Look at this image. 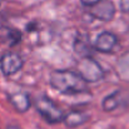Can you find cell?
<instances>
[{"label":"cell","instance_id":"12","mask_svg":"<svg viewBox=\"0 0 129 129\" xmlns=\"http://www.w3.org/2000/svg\"><path fill=\"white\" fill-rule=\"evenodd\" d=\"M119 6L123 13H129V0H119Z\"/></svg>","mask_w":129,"mask_h":129},{"label":"cell","instance_id":"8","mask_svg":"<svg viewBox=\"0 0 129 129\" xmlns=\"http://www.w3.org/2000/svg\"><path fill=\"white\" fill-rule=\"evenodd\" d=\"M9 100H10V104L13 105V108L19 113H25L31 107V99H30L29 94H26L24 91H16V93L10 94Z\"/></svg>","mask_w":129,"mask_h":129},{"label":"cell","instance_id":"1","mask_svg":"<svg viewBox=\"0 0 129 129\" xmlns=\"http://www.w3.org/2000/svg\"><path fill=\"white\" fill-rule=\"evenodd\" d=\"M50 85L65 95H77L88 91V83L78 73L72 69H58L50 73Z\"/></svg>","mask_w":129,"mask_h":129},{"label":"cell","instance_id":"14","mask_svg":"<svg viewBox=\"0 0 129 129\" xmlns=\"http://www.w3.org/2000/svg\"><path fill=\"white\" fill-rule=\"evenodd\" d=\"M6 129H20L19 127H16V125H8Z\"/></svg>","mask_w":129,"mask_h":129},{"label":"cell","instance_id":"11","mask_svg":"<svg viewBox=\"0 0 129 129\" xmlns=\"http://www.w3.org/2000/svg\"><path fill=\"white\" fill-rule=\"evenodd\" d=\"M1 39L3 42H5L9 45H16L18 43L21 42L23 39V34L20 30L15 29V28H8V26H4L1 28Z\"/></svg>","mask_w":129,"mask_h":129},{"label":"cell","instance_id":"7","mask_svg":"<svg viewBox=\"0 0 129 129\" xmlns=\"http://www.w3.org/2000/svg\"><path fill=\"white\" fill-rule=\"evenodd\" d=\"M127 93H124V90H117L109 95H107L103 102H102V108L104 112H113L115 109H118L119 107H122L127 99H125Z\"/></svg>","mask_w":129,"mask_h":129},{"label":"cell","instance_id":"10","mask_svg":"<svg viewBox=\"0 0 129 129\" xmlns=\"http://www.w3.org/2000/svg\"><path fill=\"white\" fill-rule=\"evenodd\" d=\"M75 53L78 55H80L82 58H91L93 56V51L95 50L94 49V45H91L88 37L86 35H77L75 38V42L73 45Z\"/></svg>","mask_w":129,"mask_h":129},{"label":"cell","instance_id":"3","mask_svg":"<svg viewBox=\"0 0 129 129\" xmlns=\"http://www.w3.org/2000/svg\"><path fill=\"white\" fill-rule=\"evenodd\" d=\"M78 73L85 79L86 83H96L104 78L103 68L93 56L82 59L78 64Z\"/></svg>","mask_w":129,"mask_h":129},{"label":"cell","instance_id":"13","mask_svg":"<svg viewBox=\"0 0 129 129\" xmlns=\"http://www.w3.org/2000/svg\"><path fill=\"white\" fill-rule=\"evenodd\" d=\"M100 0H80V3L84 5V6H86V8H93L94 5H96L98 3H99Z\"/></svg>","mask_w":129,"mask_h":129},{"label":"cell","instance_id":"4","mask_svg":"<svg viewBox=\"0 0 129 129\" xmlns=\"http://www.w3.org/2000/svg\"><path fill=\"white\" fill-rule=\"evenodd\" d=\"M24 67V59L15 51H5L0 56V70L5 77L16 74Z\"/></svg>","mask_w":129,"mask_h":129},{"label":"cell","instance_id":"16","mask_svg":"<svg viewBox=\"0 0 129 129\" xmlns=\"http://www.w3.org/2000/svg\"><path fill=\"white\" fill-rule=\"evenodd\" d=\"M1 1H3V0H0V5H1Z\"/></svg>","mask_w":129,"mask_h":129},{"label":"cell","instance_id":"6","mask_svg":"<svg viewBox=\"0 0 129 129\" xmlns=\"http://www.w3.org/2000/svg\"><path fill=\"white\" fill-rule=\"evenodd\" d=\"M118 44V38L114 33L112 31H102L94 40V49L96 51H100V53H105V54H109L112 53L115 46Z\"/></svg>","mask_w":129,"mask_h":129},{"label":"cell","instance_id":"9","mask_svg":"<svg viewBox=\"0 0 129 129\" xmlns=\"http://www.w3.org/2000/svg\"><path fill=\"white\" fill-rule=\"evenodd\" d=\"M89 119H90V115L86 112H83V110H70L69 113L65 114V118H64L63 123L68 128H77V127H80V125L85 124Z\"/></svg>","mask_w":129,"mask_h":129},{"label":"cell","instance_id":"5","mask_svg":"<svg viewBox=\"0 0 129 129\" xmlns=\"http://www.w3.org/2000/svg\"><path fill=\"white\" fill-rule=\"evenodd\" d=\"M90 15L100 21H112L115 15V5L110 0H100L96 5L90 8Z\"/></svg>","mask_w":129,"mask_h":129},{"label":"cell","instance_id":"15","mask_svg":"<svg viewBox=\"0 0 129 129\" xmlns=\"http://www.w3.org/2000/svg\"><path fill=\"white\" fill-rule=\"evenodd\" d=\"M128 31H129V23H128Z\"/></svg>","mask_w":129,"mask_h":129},{"label":"cell","instance_id":"2","mask_svg":"<svg viewBox=\"0 0 129 129\" xmlns=\"http://www.w3.org/2000/svg\"><path fill=\"white\" fill-rule=\"evenodd\" d=\"M33 104L44 120L49 124H58L64 122L65 112L49 96L39 95L33 100Z\"/></svg>","mask_w":129,"mask_h":129}]
</instances>
